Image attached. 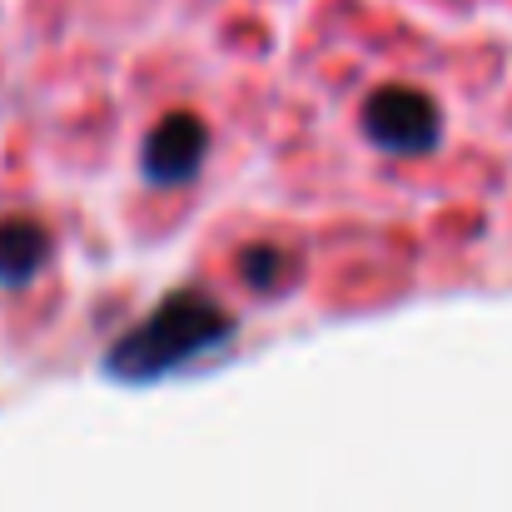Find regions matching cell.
<instances>
[{
  "label": "cell",
  "mask_w": 512,
  "mask_h": 512,
  "mask_svg": "<svg viewBox=\"0 0 512 512\" xmlns=\"http://www.w3.org/2000/svg\"><path fill=\"white\" fill-rule=\"evenodd\" d=\"M229 339H234V319L224 314L219 299H209L199 289H174L140 324H130L120 339L105 348L100 368L115 383L150 388V383H160L170 373H184V368L204 363Z\"/></svg>",
  "instance_id": "cell-1"
},
{
  "label": "cell",
  "mask_w": 512,
  "mask_h": 512,
  "mask_svg": "<svg viewBox=\"0 0 512 512\" xmlns=\"http://www.w3.org/2000/svg\"><path fill=\"white\" fill-rule=\"evenodd\" d=\"M358 130L368 135L373 150H383L393 160H418V155L438 150V140H443V110L418 85H378L363 100Z\"/></svg>",
  "instance_id": "cell-2"
},
{
  "label": "cell",
  "mask_w": 512,
  "mask_h": 512,
  "mask_svg": "<svg viewBox=\"0 0 512 512\" xmlns=\"http://www.w3.org/2000/svg\"><path fill=\"white\" fill-rule=\"evenodd\" d=\"M204 160H209V125H204L199 115H189V110L165 115V120L145 135V145H140V170H145V179H150L155 189L189 184L194 174L204 170Z\"/></svg>",
  "instance_id": "cell-3"
},
{
  "label": "cell",
  "mask_w": 512,
  "mask_h": 512,
  "mask_svg": "<svg viewBox=\"0 0 512 512\" xmlns=\"http://www.w3.org/2000/svg\"><path fill=\"white\" fill-rule=\"evenodd\" d=\"M50 259H55V234L40 219H30V214L0 219V284L5 289H30Z\"/></svg>",
  "instance_id": "cell-4"
},
{
  "label": "cell",
  "mask_w": 512,
  "mask_h": 512,
  "mask_svg": "<svg viewBox=\"0 0 512 512\" xmlns=\"http://www.w3.org/2000/svg\"><path fill=\"white\" fill-rule=\"evenodd\" d=\"M239 279L254 289V294H279L289 284V254L274 249V244H249L239 254Z\"/></svg>",
  "instance_id": "cell-5"
}]
</instances>
